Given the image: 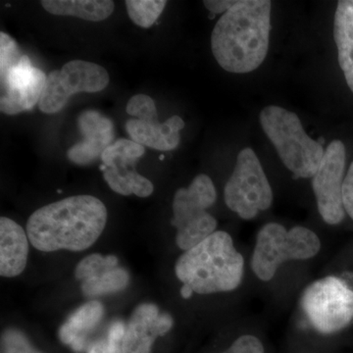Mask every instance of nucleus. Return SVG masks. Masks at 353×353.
<instances>
[{
	"mask_svg": "<svg viewBox=\"0 0 353 353\" xmlns=\"http://www.w3.org/2000/svg\"><path fill=\"white\" fill-rule=\"evenodd\" d=\"M216 201L214 183L205 174H199L189 187L181 188L175 192L171 224L176 229V245L183 252L217 231V220L208 211Z\"/></svg>",
	"mask_w": 353,
	"mask_h": 353,
	"instance_id": "nucleus-7",
	"label": "nucleus"
},
{
	"mask_svg": "<svg viewBox=\"0 0 353 353\" xmlns=\"http://www.w3.org/2000/svg\"><path fill=\"white\" fill-rule=\"evenodd\" d=\"M3 353H43L36 350L24 333L19 330L10 328L1 336Z\"/></svg>",
	"mask_w": 353,
	"mask_h": 353,
	"instance_id": "nucleus-24",
	"label": "nucleus"
},
{
	"mask_svg": "<svg viewBox=\"0 0 353 353\" xmlns=\"http://www.w3.org/2000/svg\"><path fill=\"white\" fill-rule=\"evenodd\" d=\"M29 238L10 218H0V275L14 278L24 272L29 255Z\"/></svg>",
	"mask_w": 353,
	"mask_h": 353,
	"instance_id": "nucleus-17",
	"label": "nucleus"
},
{
	"mask_svg": "<svg viewBox=\"0 0 353 353\" xmlns=\"http://www.w3.org/2000/svg\"><path fill=\"white\" fill-rule=\"evenodd\" d=\"M259 121L294 178L312 179L319 169L325 150L321 143L306 134L299 116L280 106L269 105L262 109Z\"/></svg>",
	"mask_w": 353,
	"mask_h": 353,
	"instance_id": "nucleus-5",
	"label": "nucleus"
},
{
	"mask_svg": "<svg viewBox=\"0 0 353 353\" xmlns=\"http://www.w3.org/2000/svg\"><path fill=\"white\" fill-rule=\"evenodd\" d=\"M224 201L230 210L245 221L255 219L273 204L271 183L252 148L239 152L233 173L225 185Z\"/></svg>",
	"mask_w": 353,
	"mask_h": 353,
	"instance_id": "nucleus-8",
	"label": "nucleus"
},
{
	"mask_svg": "<svg viewBox=\"0 0 353 353\" xmlns=\"http://www.w3.org/2000/svg\"><path fill=\"white\" fill-rule=\"evenodd\" d=\"M75 277L81 281V289L87 296H101L126 289L130 275L120 267L115 255L99 253L88 255L81 260L75 269Z\"/></svg>",
	"mask_w": 353,
	"mask_h": 353,
	"instance_id": "nucleus-13",
	"label": "nucleus"
},
{
	"mask_svg": "<svg viewBox=\"0 0 353 353\" xmlns=\"http://www.w3.org/2000/svg\"><path fill=\"white\" fill-rule=\"evenodd\" d=\"M83 139L69 148L67 157L77 165L85 166L101 158L104 150L113 143L112 121L94 110H87L77 120Z\"/></svg>",
	"mask_w": 353,
	"mask_h": 353,
	"instance_id": "nucleus-15",
	"label": "nucleus"
},
{
	"mask_svg": "<svg viewBox=\"0 0 353 353\" xmlns=\"http://www.w3.org/2000/svg\"><path fill=\"white\" fill-rule=\"evenodd\" d=\"M299 309L304 323L316 333H341L353 323V285L340 276L317 279L303 290Z\"/></svg>",
	"mask_w": 353,
	"mask_h": 353,
	"instance_id": "nucleus-6",
	"label": "nucleus"
},
{
	"mask_svg": "<svg viewBox=\"0 0 353 353\" xmlns=\"http://www.w3.org/2000/svg\"><path fill=\"white\" fill-rule=\"evenodd\" d=\"M126 325L120 320L111 323L106 336L90 343L87 353H123V339Z\"/></svg>",
	"mask_w": 353,
	"mask_h": 353,
	"instance_id": "nucleus-22",
	"label": "nucleus"
},
{
	"mask_svg": "<svg viewBox=\"0 0 353 353\" xmlns=\"http://www.w3.org/2000/svg\"><path fill=\"white\" fill-rule=\"evenodd\" d=\"M245 259L233 236L216 231L176 259L175 275L182 283L185 299L192 294H230L240 289L245 280Z\"/></svg>",
	"mask_w": 353,
	"mask_h": 353,
	"instance_id": "nucleus-3",
	"label": "nucleus"
},
{
	"mask_svg": "<svg viewBox=\"0 0 353 353\" xmlns=\"http://www.w3.org/2000/svg\"><path fill=\"white\" fill-rule=\"evenodd\" d=\"M165 0H127L129 17L141 28L152 27L166 6Z\"/></svg>",
	"mask_w": 353,
	"mask_h": 353,
	"instance_id": "nucleus-21",
	"label": "nucleus"
},
{
	"mask_svg": "<svg viewBox=\"0 0 353 353\" xmlns=\"http://www.w3.org/2000/svg\"><path fill=\"white\" fill-rule=\"evenodd\" d=\"M169 313L160 312L153 303H141L132 311L123 339V353H152L158 336H165L173 328Z\"/></svg>",
	"mask_w": 353,
	"mask_h": 353,
	"instance_id": "nucleus-14",
	"label": "nucleus"
},
{
	"mask_svg": "<svg viewBox=\"0 0 353 353\" xmlns=\"http://www.w3.org/2000/svg\"><path fill=\"white\" fill-rule=\"evenodd\" d=\"M183 128L185 122L178 115L172 116L164 123H160L157 116L150 119H131L126 124L132 141L160 152H170L178 148Z\"/></svg>",
	"mask_w": 353,
	"mask_h": 353,
	"instance_id": "nucleus-16",
	"label": "nucleus"
},
{
	"mask_svg": "<svg viewBox=\"0 0 353 353\" xmlns=\"http://www.w3.org/2000/svg\"><path fill=\"white\" fill-rule=\"evenodd\" d=\"M236 3L234 0H204L203 4L210 12L225 14Z\"/></svg>",
	"mask_w": 353,
	"mask_h": 353,
	"instance_id": "nucleus-28",
	"label": "nucleus"
},
{
	"mask_svg": "<svg viewBox=\"0 0 353 353\" xmlns=\"http://www.w3.org/2000/svg\"><path fill=\"white\" fill-rule=\"evenodd\" d=\"M272 2L241 0L216 23L211 50L225 71L246 74L263 63L269 50Z\"/></svg>",
	"mask_w": 353,
	"mask_h": 353,
	"instance_id": "nucleus-2",
	"label": "nucleus"
},
{
	"mask_svg": "<svg viewBox=\"0 0 353 353\" xmlns=\"http://www.w3.org/2000/svg\"><path fill=\"white\" fill-rule=\"evenodd\" d=\"M127 113L137 119H150L157 117V106L152 97L145 94H137L127 104Z\"/></svg>",
	"mask_w": 353,
	"mask_h": 353,
	"instance_id": "nucleus-25",
	"label": "nucleus"
},
{
	"mask_svg": "<svg viewBox=\"0 0 353 353\" xmlns=\"http://www.w3.org/2000/svg\"><path fill=\"white\" fill-rule=\"evenodd\" d=\"M347 152L340 139H334L325 150L319 169L312 180L318 212L330 226L340 225L345 218L343 203Z\"/></svg>",
	"mask_w": 353,
	"mask_h": 353,
	"instance_id": "nucleus-10",
	"label": "nucleus"
},
{
	"mask_svg": "<svg viewBox=\"0 0 353 353\" xmlns=\"http://www.w3.org/2000/svg\"><path fill=\"white\" fill-rule=\"evenodd\" d=\"M106 222L108 209L103 202L81 194L34 211L27 222V234L39 252H83L99 240Z\"/></svg>",
	"mask_w": 353,
	"mask_h": 353,
	"instance_id": "nucleus-1",
	"label": "nucleus"
},
{
	"mask_svg": "<svg viewBox=\"0 0 353 353\" xmlns=\"http://www.w3.org/2000/svg\"><path fill=\"white\" fill-rule=\"evenodd\" d=\"M334 39L339 64L353 92V0H341L334 19Z\"/></svg>",
	"mask_w": 353,
	"mask_h": 353,
	"instance_id": "nucleus-19",
	"label": "nucleus"
},
{
	"mask_svg": "<svg viewBox=\"0 0 353 353\" xmlns=\"http://www.w3.org/2000/svg\"><path fill=\"white\" fill-rule=\"evenodd\" d=\"M41 6L52 15L74 16L92 22L108 19L115 7L111 0H43Z\"/></svg>",
	"mask_w": 353,
	"mask_h": 353,
	"instance_id": "nucleus-20",
	"label": "nucleus"
},
{
	"mask_svg": "<svg viewBox=\"0 0 353 353\" xmlns=\"http://www.w3.org/2000/svg\"><path fill=\"white\" fill-rule=\"evenodd\" d=\"M220 353H265L263 343L252 334H241L225 352Z\"/></svg>",
	"mask_w": 353,
	"mask_h": 353,
	"instance_id": "nucleus-26",
	"label": "nucleus"
},
{
	"mask_svg": "<svg viewBox=\"0 0 353 353\" xmlns=\"http://www.w3.org/2000/svg\"><path fill=\"white\" fill-rule=\"evenodd\" d=\"M46 79L44 72L32 66L28 55H23L19 63L0 75L1 112L16 115L34 108L41 101Z\"/></svg>",
	"mask_w": 353,
	"mask_h": 353,
	"instance_id": "nucleus-12",
	"label": "nucleus"
},
{
	"mask_svg": "<svg viewBox=\"0 0 353 353\" xmlns=\"http://www.w3.org/2000/svg\"><path fill=\"white\" fill-rule=\"evenodd\" d=\"M22 57L18 43L9 34L0 32V75L19 63Z\"/></svg>",
	"mask_w": 353,
	"mask_h": 353,
	"instance_id": "nucleus-23",
	"label": "nucleus"
},
{
	"mask_svg": "<svg viewBox=\"0 0 353 353\" xmlns=\"http://www.w3.org/2000/svg\"><path fill=\"white\" fill-rule=\"evenodd\" d=\"M343 203L345 214L353 221V162L345 176L343 183Z\"/></svg>",
	"mask_w": 353,
	"mask_h": 353,
	"instance_id": "nucleus-27",
	"label": "nucleus"
},
{
	"mask_svg": "<svg viewBox=\"0 0 353 353\" xmlns=\"http://www.w3.org/2000/svg\"><path fill=\"white\" fill-rule=\"evenodd\" d=\"M145 153V146L130 139H118L102 153L101 170L110 189L122 196L148 197L154 187L145 176L134 169L139 157Z\"/></svg>",
	"mask_w": 353,
	"mask_h": 353,
	"instance_id": "nucleus-11",
	"label": "nucleus"
},
{
	"mask_svg": "<svg viewBox=\"0 0 353 353\" xmlns=\"http://www.w3.org/2000/svg\"><path fill=\"white\" fill-rule=\"evenodd\" d=\"M108 83V72L101 65L72 60L48 75L39 108L46 114L60 112L72 95L101 92Z\"/></svg>",
	"mask_w": 353,
	"mask_h": 353,
	"instance_id": "nucleus-9",
	"label": "nucleus"
},
{
	"mask_svg": "<svg viewBox=\"0 0 353 353\" xmlns=\"http://www.w3.org/2000/svg\"><path fill=\"white\" fill-rule=\"evenodd\" d=\"M321 248V239L313 230L269 222L257 232L250 256V270L260 282H272L285 263L312 260Z\"/></svg>",
	"mask_w": 353,
	"mask_h": 353,
	"instance_id": "nucleus-4",
	"label": "nucleus"
},
{
	"mask_svg": "<svg viewBox=\"0 0 353 353\" xmlns=\"http://www.w3.org/2000/svg\"><path fill=\"white\" fill-rule=\"evenodd\" d=\"M104 316V306L97 301L77 308L58 331L59 340L77 353L87 352L88 336L99 327Z\"/></svg>",
	"mask_w": 353,
	"mask_h": 353,
	"instance_id": "nucleus-18",
	"label": "nucleus"
}]
</instances>
